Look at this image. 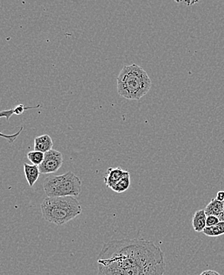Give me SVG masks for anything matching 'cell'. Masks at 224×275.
Instances as JSON below:
<instances>
[{"label":"cell","mask_w":224,"mask_h":275,"mask_svg":"<svg viewBox=\"0 0 224 275\" xmlns=\"http://www.w3.org/2000/svg\"><path fill=\"white\" fill-rule=\"evenodd\" d=\"M151 86L149 75L136 64L123 67L118 75V93L125 99L140 100L150 91Z\"/></svg>","instance_id":"obj_2"},{"label":"cell","mask_w":224,"mask_h":275,"mask_svg":"<svg viewBox=\"0 0 224 275\" xmlns=\"http://www.w3.org/2000/svg\"><path fill=\"white\" fill-rule=\"evenodd\" d=\"M126 171H127L126 170H123L121 167H110L107 169V172L103 177V181L106 184V187L111 188L123 178Z\"/></svg>","instance_id":"obj_6"},{"label":"cell","mask_w":224,"mask_h":275,"mask_svg":"<svg viewBox=\"0 0 224 275\" xmlns=\"http://www.w3.org/2000/svg\"><path fill=\"white\" fill-rule=\"evenodd\" d=\"M220 220L219 217L215 216H207V220H206V225L207 227H212L219 224Z\"/></svg>","instance_id":"obj_16"},{"label":"cell","mask_w":224,"mask_h":275,"mask_svg":"<svg viewBox=\"0 0 224 275\" xmlns=\"http://www.w3.org/2000/svg\"><path fill=\"white\" fill-rule=\"evenodd\" d=\"M22 130H23V127H21L20 130L18 131L16 133L12 134V135H4L3 132H1V136L6 138V139L8 140V142H9L11 145H12V144L15 142V140L17 139V138L20 135Z\"/></svg>","instance_id":"obj_15"},{"label":"cell","mask_w":224,"mask_h":275,"mask_svg":"<svg viewBox=\"0 0 224 275\" xmlns=\"http://www.w3.org/2000/svg\"><path fill=\"white\" fill-rule=\"evenodd\" d=\"M43 218L57 225H63L82 213V207L75 197L45 198L41 204Z\"/></svg>","instance_id":"obj_3"},{"label":"cell","mask_w":224,"mask_h":275,"mask_svg":"<svg viewBox=\"0 0 224 275\" xmlns=\"http://www.w3.org/2000/svg\"><path fill=\"white\" fill-rule=\"evenodd\" d=\"M41 107V105H38L35 107H25L24 105L19 104L14 108V114L16 115H21L27 110H30V109L39 108Z\"/></svg>","instance_id":"obj_14"},{"label":"cell","mask_w":224,"mask_h":275,"mask_svg":"<svg viewBox=\"0 0 224 275\" xmlns=\"http://www.w3.org/2000/svg\"><path fill=\"white\" fill-rule=\"evenodd\" d=\"M82 182L72 171L61 175H50L43 182V189L49 198L78 197L82 191Z\"/></svg>","instance_id":"obj_4"},{"label":"cell","mask_w":224,"mask_h":275,"mask_svg":"<svg viewBox=\"0 0 224 275\" xmlns=\"http://www.w3.org/2000/svg\"><path fill=\"white\" fill-rule=\"evenodd\" d=\"M224 207V202L217 200L216 198L211 199V202L208 204L204 209L207 216H215L219 217V215L222 212Z\"/></svg>","instance_id":"obj_10"},{"label":"cell","mask_w":224,"mask_h":275,"mask_svg":"<svg viewBox=\"0 0 224 275\" xmlns=\"http://www.w3.org/2000/svg\"><path fill=\"white\" fill-rule=\"evenodd\" d=\"M24 174L26 181L29 187H33L35 182H37L40 175V170L39 166L30 165L28 163H24Z\"/></svg>","instance_id":"obj_8"},{"label":"cell","mask_w":224,"mask_h":275,"mask_svg":"<svg viewBox=\"0 0 224 275\" xmlns=\"http://www.w3.org/2000/svg\"><path fill=\"white\" fill-rule=\"evenodd\" d=\"M28 160L35 166H40L44 160L45 153L39 151H31L27 153Z\"/></svg>","instance_id":"obj_13"},{"label":"cell","mask_w":224,"mask_h":275,"mask_svg":"<svg viewBox=\"0 0 224 275\" xmlns=\"http://www.w3.org/2000/svg\"><path fill=\"white\" fill-rule=\"evenodd\" d=\"M217 200L220 201V202H224V191H220L217 193L216 195Z\"/></svg>","instance_id":"obj_19"},{"label":"cell","mask_w":224,"mask_h":275,"mask_svg":"<svg viewBox=\"0 0 224 275\" xmlns=\"http://www.w3.org/2000/svg\"><path fill=\"white\" fill-rule=\"evenodd\" d=\"M203 233L204 235L211 237H220L224 235V221H220L219 224L212 227H206Z\"/></svg>","instance_id":"obj_12"},{"label":"cell","mask_w":224,"mask_h":275,"mask_svg":"<svg viewBox=\"0 0 224 275\" xmlns=\"http://www.w3.org/2000/svg\"><path fill=\"white\" fill-rule=\"evenodd\" d=\"M206 220H207V215H206L204 209H200L198 211L196 212L195 214L193 216L192 224H193V228L197 233H203L205 230Z\"/></svg>","instance_id":"obj_9"},{"label":"cell","mask_w":224,"mask_h":275,"mask_svg":"<svg viewBox=\"0 0 224 275\" xmlns=\"http://www.w3.org/2000/svg\"><path fill=\"white\" fill-rule=\"evenodd\" d=\"M130 185H131V174L129 171H127L123 178L117 184H115L110 189L114 192L123 193L129 189Z\"/></svg>","instance_id":"obj_11"},{"label":"cell","mask_w":224,"mask_h":275,"mask_svg":"<svg viewBox=\"0 0 224 275\" xmlns=\"http://www.w3.org/2000/svg\"><path fill=\"white\" fill-rule=\"evenodd\" d=\"M219 219L220 221H224V207L223 209H222V213H221V214L219 215Z\"/></svg>","instance_id":"obj_20"},{"label":"cell","mask_w":224,"mask_h":275,"mask_svg":"<svg viewBox=\"0 0 224 275\" xmlns=\"http://www.w3.org/2000/svg\"><path fill=\"white\" fill-rule=\"evenodd\" d=\"M54 142L48 134L37 136L34 139V150L43 153H48L53 149Z\"/></svg>","instance_id":"obj_7"},{"label":"cell","mask_w":224,"mask_h":275,"mask_svg":"<svg viewBox=\"0 0 224 275\" xmlns=\"http://www.w3.org/2000/svg\"><path fill=\"white\" fill-rule=\"evenodd\" d=\"M197 2H185L187 5H193V4H197Z\"/></svg>","instance_id":"obj_21"},{"label":"cell","mask_w":224,"mask_h":275,"mask_svg":"<svg viewBox=\"0 0 224 275\" xmlns=\"http://www.w3.org/2000/svg\"><path fill=\"white\" fill-rule=\"evenodd\" d=\"M64 159L62 154L58 151L52 149L45 153L44 160L39 166L41 174H52L56 172L62 166Z\"/></svg>","instance_id":"obj_5"},{"label":"cell","mask_w":224,"mask_h":275,"mask_svg":"<svg viewBox=\"0 0 224 275\" xmlns=\"http://www.w3.org/2000/svg\"><path fill=\"white\" fill-rule=\"evenodd\" d=\"M14 114V109H11V110H4L0 114V118H6L7 121H9L10 118L11 116L13 115Z\"/></svg>","instance_id":"obj_17"},{"label":"cell","mask_w":224,"mask_h":275,"mask_svg":"<svg viewBox=\"0 0 224 275\" xmlns=\"http://www.w3.org/2000/svg\"><path fill=\"white\" fill-rule=\"evenodd\" d=\"M200 275H220V273L215 271V270H208L202 272Z\"/></svg>","instance_id":"obj_18"},{"label":"cell","mask_w":224,"mask_h":275,"mask_svg":"<svg viewBox=\"0 0 224 275\" xmlns=\"http://www.w3.org/2000/svg\"><path fill=\"white\" fill-rule=\"evenodd\" d=\"M98 275H164L165 254L145 239H122L104 243L97 257Z\"/></svg>","instance_id":"obj_1"}]
</instances>
